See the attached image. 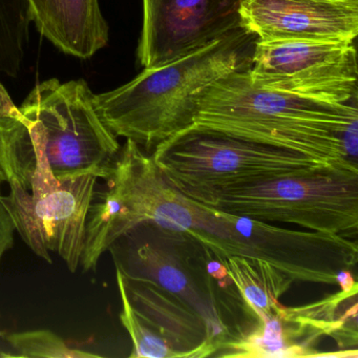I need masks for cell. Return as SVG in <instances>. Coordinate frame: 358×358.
<instances>
[{
    "label": "cell",
    "instance_id": "obj_17",
    "mask_svg": "<svg viewBox=\"0 0 358 358\" xmlns=\"http://www.w3.org/2000/svg\"><path fill=\"white\" fill-rule=\"evenodd\" d=\"M9 352L0 353V357L24 358H98L99 354L75 349L49 330L26 331L6 337Z\"/></svg>",
    "mask_w": 358,
    "mask_h": 358
},
{
    "label": "cell",
    "instance_id": "obj_8",
    "mask_svg": "<svg viewBox=\"0 0 358 358\" xmlns=\"http://www.w3.org/2000/svg\"><path fill=\"white\" fill-rule=\"evenodd\" d=\"M201 205L209 213L208 230L192 234L217 259L227 257L259 259L294 282L324 285H338L341 272L350 271L357 264V243L347 236L287 229Z\"/></svg>",
    "mask_w": 358,
    "mask_h": 358
},
{
    "label": "cell",
    "instance_id": "obj_6",
    "mask_svg": "<svg viewBox=\"0 0 358 358\" xmlns=\"http://www.w3.org/2000/svg\"><path fill=\"white\" fill-rule=\"evenodd\" d=\"M201 204L350 238L358 230V171L324 169L270 178L222 190Z\"/></svg>",
    "mask_w": 358,
    "mask_h": 358
},
{
    "label": "cell",
    "instance_id": "obj_16",
    "mask_svg": "<svg viewBox=\"0 0 358 358\" xmlns=\"http://www.w3.org/2000/svg\"><path fill=\"white\" fill-rule=\"evenodd\" d=\"M217 261L223 264L232 286L255 314L257 322L278 311L282 307L278 299L294 282L262 259L227 257Z\"/></svg>",
    "mask_w": 358,
    "mask_h": 358
},
{
    "label": "cell",
    "instance_id": "obj_11",
    "mask_svg": "<svg viewBox=\"0 0 358 358\" xmlns=\"http://www.w3.org/2000/svg\"><path fill=\"white\" fill-rule=\"evenodd\" d=\"M241 0H143L138 58L154 69L189 55L241 28Z\"/></svg>",
    "mask_w": 358,
    "mask_h": 358
},
{
    "label": "cell",
    "instance_id": "obj_10",
    "mask_svg": "<svg viewBox=\"0 0 358 358\" xmlns=\"http://www.w3.org/2000/svg\"><path fill=\"white\" fill-rule=\"evenodd\" d=\"M246 73L264 89L357 103L355 41H257Z\"/></svg>",
    "mask_w": 358,
    "mask_h": 358
},
{
    "label": "cell",
    "instance_id": "obj_12",
    "mask_svg": "<svg viewBox=\"0 0 358 358\" xmlns=\"http://www.w3.org/2000/svg\"><path fill=\"white\" fill-rule=\"evenodd\" d=\"M241 27L264 43L355 41L358 0H241Z\"/></svg>",
    "mask_w": 358,
    "mask_h": 358
},
{
    "label": "cell",
    "instance_id": "obj_14",
    "mask_svg": "<svg viewBox=\"0 0 358 358\" xmlns=\"http://www.w3.org/2000/svg\"><path fill=\"white\" fill-rule=\"evenodd\" d=\"M122 280L131 307L167 341L176 358L207 357L221 349L206 320L185 301L154 282Z\"/></svg>",
    "mask_w": 358,
    "mask_h": 358
},
{
    "label": "cell",
    "instance_id": "obj_21",
    "mask_svg": "<svg viewBox=\"0 0 358 358\" xmlns=\"http://www.w3.org/2000/svg\"><path fill=\"white\" fill-rule=\"evenodd\" d=\"M0 335H1V333H0Z\"/></svg>",
    "mask_w": 358,
    "mask_h": 358
},
{
    "label": "cell",
    "instance_id": "obj_13",
    "mask_svg": "<svg viewBox=\"0 0 358 358\" xmlns=\"http://www.w3.org/2000/svg\"><path fill=\"white\" fill-rule=\"evenodd\" d=\"M355 292L339 294L307 307L282 306L276 313L261 322L250 333L223 345L227 357H318L315 345L320 337L343 328V320H335V311L343 299Z\"/></svg>",
    "mask_w": 358,
    "mask_h": 358
},
{
    "label": "cell",
    "instance_id": "obj_1",
    "mask_svg": "<svg viewBox=\"0 0 358 358\" xmlns=\"http://www.w3.org/2000/svg\"><path fill=\"white\" fill-rule=\"evenodd\" d=\"M357 124V103L264 89L238 71L213 83L194 125L358 171Z\"/></svg>",
    "mask_w": 358,
    "mask_h": 358
},
{
    "label": "cell",
    "instance_id": "obj_2",
    "mask_svg": "<svg viewBox=\"0 0 358 358\" xmlns=\"http://www.w3.org/2000/svg\"><path fill=\"white\" fill-rule=\"evenodd\" d=\"M257 38L238 28L189 55L154 69L114 91L93 96L103 124L152 155L163 142L196 122L203 98L215 81L247 71Z\"/></svg>",
    "mask_w": 358,
    "mask_h": 358
},
{
    "label": "cell",
    "instance_id": "obj_15",
    "mask_svg": "<svg viewBox=\"0 0 358 358\" xmlns=\"http://www.w3.org/2000/svg\"><path fill=\"white\" fill-rule=\"evenodd\" d=\"M38 32L68 55L89 59L108 43L99 0H27Z\"/></svg>",
    "mask_w": 358,
    "mask_h": 358
},
{
    "label": "cell",
    "instance_id": "obj_3",
    "mask_svg": "<svg viewBox=\"0 0 358 358\" xmlns=\"http://www.w3.org/2000/svg\"><path fill=\"white\" fill-rule=\"evenodd\" d=\"M0 171L11 189L6 204L24 242L48 263H53L51 252L57 253L76 271L98 178L58 180L28 127L16 122L0 125Z\"/></svg>",
    "mask_w": 358,
    "mask_h": 358
},
{
    "label": "cell",
    "instance_id": "obj_4",
    "mask_svg": "<svg viewBox=\"0 0 358 358\" xmlns=\"http://www.w3.org/2000/svg\"><path fill=\"white\" fill-rule=\"evenodd\" d=\"M106 192L94 196L85 222L80 265L95 270L100 257L119 236L144 222L190 234L208 228V211L176 189L152 155L127 140L121 146Z\"/></svg>",
    "mask_w": 358,
    "mask_h": 358
},
{
    "label": "cell",
    "instance_id": "obj_19",
    "mask_svg": "<svg viewBox=\"0 0 358 358\" xmlns=\"http://www.w3.org/2000/svg\"><path fill=\"white\" fill-rule=\"evenodd\" d=\"M15 231V225L6 204L5 196L0 194V262L6 251L13 246Z\"/></svg>",
    "mask_w": 358,
    "mask_h": 358
},
{
    "label": "cell",
    "instance_id": "obj_7",
    "mask_svg": "<svg viewBox=\"0 0 358 358\" xmlns=\"http://www.w3.org/2000/svg\"><path fill=\"white\" fill-rule=\"evenodd\" d=\"M85 80L39 83L20 108L33 141L58 180L95 176L106 180L121 145L94 108Z\"/></svg>",
    "mask_w": 358,
    "mask_h": 358
},
{
    "label": "cell",
    "instance_id": "obj_9",
    "mask_svg": "<svg viewBox=\"0 0 358 358\" xmlns=\"http://www.w3.org/2000/svg\"><path fill=\"white\" fill-rule=\"evenodd\" d=\"M108 251L124 278L154 282L192 306L221 348L227 336L231 338L223 320L217 280L209 270L213 255L196 236L148 221L119 236Z\"/></svg>",
    "mask_w": 358,
    "mask_h": 358
},
{
    "label": "cell",
    "instance_id": "obj_20",
    "mask_svg": "<svg viewBox=\"0 0 358 358\" xmlns=\"http://www.w3.org/2000/svg\"><path fill=\"white\" fill-rule=\"evenodd\" d=\"M3 182H5V178H3V173H1V171H0V186H1Z\"/></svg>",
    "mask_w": 358,
    "mask_h": 358
},
{
    "label": "cell",
    "instance_id": "obj_18",
    "mask_svg": "<svg viewBox=\"0 0 358 358\" xmlns=\"http://www.w3.org/2000/svg\"><path fill=\"white\" fill-rule=\"evenodd\" d=\"M117 284L120 293L122 310L120 320L133 341L131 358H176L175 352L167 341L152 329L131 307L120 271L116 269Z\"/></svg>",
    "mask_w": 358,
    "mask_h": 358
},
{
    "label": "cell",
    "instance_id": "obj_5",
    "mask_svg": "<svg viewBox=\"0 0 358 358\" xmlns=\"http://www.w3.org/2000/svg\"><path fill=\"white\" fill-rule=\"evenodd\" d=\"M152 156L165 179L199 203L234 186L317 169H343L292 150L194 125L163 142Z\"/></svg>",
    "mask_w": 358,
    "mask_h": 358
}]
</instances>
